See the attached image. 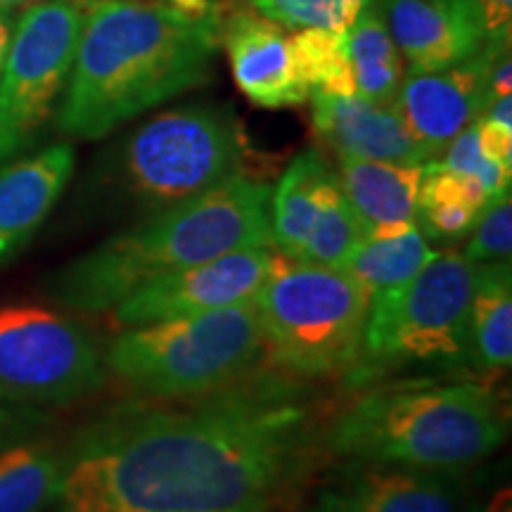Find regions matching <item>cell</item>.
<instances>
[{"mask_svg": "<svg viewBox=\"0 0 512 512\" xmlns=\"http://www.w3.org/2000/svg\"><path fill=\"white\" fill-rule=\"evenodd\" d=\"M306 382L264 363L214 392L107 413L64 453L60 512H275L325 456L332 411Z\"/></svg>", "mask_w": 512, "mask_h": 512, "instance_id": "6da1fadb", "label": "cell"}, {"mask_svg": "<svg viewBox=\"0 0 512 512\" xmlns=\"http://www.w3.org/2000/svg\"><path fill=\"white\" fill-rule=\"evenodd\" d=\"M219 8L192 19L159 0H91L57 126L98 140L124 121L207 81Z\"/></svg>", "mask_w": 512, "mask_h": 512, "instance_id": "7a4b0ae2", "label": "cell"}, {"mask_svg": "<svg viewBox=\"0 0 512 512\" xmlns=\"http://www.w3.org/2000/svg\"><path fill=\"white\" fill-rule=\"evenodd\" d=\"M247 247L273 249L271 185L240 174L100 242L60 268L46 292L69 311L110 313L152 280Z\"/></svg>", "mask_w": 512, "mask_h": 512, "instance_id": "3957f363", "label": "cell"}, {"mask_svg": "<svg viewBox=\"0 0 512 512\" xmlns=\"http://www.w3.org/2000/svg\"><path fill=\"white\" fill-rule=\"evenodd\" d=\"M508 437V411L489 382H375L328 415L325 456L458 472L482 463Z\"/></svg>", "mask_w": 512, "mask_h": 512, "instance_id": "277c9868", "label": "cell"}, {"mask_svg": "<svg viewBox=\"0 0 512 512\" xmlns=\"http://www.w3.org/2000/svg\"><path fill=\"white\" fill-rule=\"evenodd\" d=\"M266 361L254 302L121 328L105 347L107 373L145 399H183L242 380Z\"/></svg>", "mask_w": 512, "mask_h": 512, "instance_id": "5b68a950", "label": "cell"}, {"mask_svg": "<svg viewBox=\"0 0 512 512\" xmlns=\"http://www.w3.org/2000/svg\"><path fill=\"white\" fill-rule=\"evenodd\" d=\"M477 264L437 252L406 283L370 297L361 351L342 377L361 389L418 366L467 368V316Z\"/></svg>", "mask_w": 512, "mask_h": 512, "instance_id": "8992f818", "label": "cell"}, {"mask_svg": "<svg viewBox=\"0 0 512 512\" xmlns=\"http://www.w3.org/2000/svg\"><path fill=\"white\" fill-rule=\"evenodd\" d=\"M370 297L342 268L306 264L273 249L254 309L268 366L302 380L344 377L361 351Z\"/></svg>", "mask_w": 512, "mask_h": 512, "instance_id": "52a82bcc", "label": "cell"}, {"mask_svg": "<svg viewBox=\"0 0 512 512\" xmlns=\"http://www.w3.org/2000/svg\"><path fill=\"white\" fill-rule=\"evenodd\" d=\"M247 143L228 105L174 107L138 126L119 152V183L147 214L245 174Z\"/></svg>", "mask_w": 512, "mask_h": 512, "instance_id": "ba28073f", "label": "cell"}, {"mask_svg": "<svg viewBox=\"0 0 512 512\" xmlns=\"http://www.w3.org/2000/svg\"><path fill=\"white\" fill-rule=\"evenodd\" d=\"M86 3H34L17 19L0 69V164L34 143L67 88Z\"/></svg>", "mask_w": 512, "mask_h": 512, "instance_id": "9c48e42d", "label": "cell"}, {"mask_svg": "<svg viewBox=\"0 0 512 512\" xmlns=\"http://www.w3.org/2000/svg\"><path fill=\"white\" fill-rule=\"evenodd\" d=\"M105 349L79 320L38 306L0 309V401L50 406L107 382Z\"/></svg>", "mask_w": 512, "mask_h": 512, "instance_id": "30bf717a", "label": "cell"}, {"mask_svg": "<svg viewBox=\"0 0 512 512\" xmlns=\"http://www.w3.org/2000/svg\"><path fill=\"white\" fill-rule=\"evenodd\" d=\"M271 247L233 249L183 271L152 280L110 311L114 325L159 323L254 302L271 266Z\"/></svg>", "mask_w": 512, "mask_h": 512, "instance_id": "8fae6325", "label": "cell"}, {"mask_svg": "<svg viewBox=\"0 0 512 512\" xmlns=\"http://www.w3.org/2000/svg\"><path fill=\"white\" fill-rule=\"evenodd\" d=\"M503 53L482 48V53L456 67L403 76L394 107L427 162L439 157L463 128L482 117L489 105V69Z\"/></svg>", "mask_w": 512, "mask_h": 512, "instance_id": "7c38bea8", "label": "cell"}, {"mask_svg": "<svg viewBox=\"0 0 512 512\" xmlns=\"http://www.w3.org/2000/svg\"><path fill=\"white\" fill-rule=\"evenodd\" d=\"M451 475L342 460L318 486L306 512H477Z\"/></svg>", "mask_w": 512, "mask_h": 512, "instance_id": "4fadbf2b", "label": "cell"}, {"mask_svg": "<svg viewBox=\"0 0 512 512\" xmlns=\"http://www.w3.org/2000/svg\"><path fill=\"white\" fill-rule=\"evenodd\" d=\"M219 17V43L226 46L235 83L254 105L283 110L309 100L311 88L280 24L252 10H238L230 17L219 10Z\"/></svg>", "mask_w": 512, "mask_h": 512, "instance_id": "5bb4252c", "label": "cell"}, {"mask_svg": "<svg viewBox=\"0 0 512 512\" xmlns=\"http://www.w3.org/2000/svg\"><path fill=\"white\" fill-rule=\"evenodd\" d=\"M382 15L411 72H441L484 48L475 0H387Z\"/></svg>", "mask_w": 512, "mask_h": 512, "instance_id": "9a60e30c", "label": "cell"}, {"mask_svg": "<svg viewBox=\"0 0 512 512\" xmlns=\"http://www.w3.org/2000/svg\"><path fill=\"white\" fill-rule=\"evenodd\" d=\"M313 131L335 155L394 164H425L427 159L394 105H375L358 95L311 91Z\"/></svg>", "mask_w": 512, "mask_h": 512, "instance_id": "2e32d148", "label": "cell"}, {"mask_svg": "<svg viewBox=\"0 0 512 512\" xmlns=\"http://www.w3.org/2000/svg\"><path fill=\"white\" fill-rule=\"evenodd\" d=\"M74 164V147L55 143L0 166V264L29 245L62 197Z\"/></svg>", "mask_w": 512, "mask_h": 512, "instance_id": "e0dca14e", "label": "cell"}, {"mask_svg": "<svg viewBox=\"0 0 512 512\" xmlns=\"http://www.w3.org/2000/svg\"><path fill=\"white\" fill-rule=\"evenodd\" d=\"M337 176L363 238H392L415 228L422 164L342 157Z\"/></svg>", "mask_w": 512, "mask_h": 512, "instance_id": "ac0fdd59", "label": "cell"}, {"mask_svg": "<svg viewBox=\"0 0 512 512\" xmlns=\"http://www.w3.org/2000/svg\"><path fill=\"white\" fill-rule=\"evenodd\" d=\"M512 366V268L510 261L477 266L467 316V370L479 382L498 380Z\"/></svg>", "mask_w": 512, "mask_h": 512, "instance_id": "d6986e66", "label": "cell"}, {"mask_svg": "<svg viewBox=\"0 0 512 512\" xmlns=\"http://www.w3.org/2000/svg\"><path fill=\"white\" fill-rule=\"evenodd\" d=\"M335 171L318 152L297 155L271 190V238L278 254L299 259L316 221L320 195Z\"/></svg>", "mask_w": 512, "mask_h": 512, "instance_id": "ffe728a7", "label": "cell"}, {"mask_svg": "<svg viewBox=\"0 0 512 512\" xmlns=\"http://www.w3.org/2000/svg\"><path fill=\"white\" fill-rule=\"evenodd\" d=\"M344 46L358 98L375 105H394L403 83V60L382 10L361 8L344 31Z\"/></svg>", "mask_w": 512, "mask_h": 512, "instance_id": "44dd1931", "label": "cell"}, {"mask_svg": "<svg viewBox=\"0 0 512 512\" xmlns=\"http://www.w3.org/2000/svg\"><path fill=\"white\" fill-rule=\"evenodd\" d=\"M64 453L48 444H17L0 453V512H46L57 503Z\"/></svg>", "mask_w": 512, "mask_h": 512, "instance_id": "7402d4cb", "label": "cell"}, {"mask_svg": "<svg viewBox=\"0 0 512 512\" xmlns=\"http://www.w3.org/2000/svg\"><path fill=\"white\" fill-rule=\"evenodd\" d=\"M430 240L415 226L392 238H363L344 261L342 271L361 283L368 297L411 280L432 256Z\"/></svg>", "mask_w": 512, "mask_h": 512, "instance_id": "603a6c76", "label": "cell"}, {"mask_svg": "<svg viewBox=\"0 0 512 512\" xmlns=\"http://www.w3.org/2000/svg\"><path fill=\"white\" fill-rule=\"evenodd\" d=\"M361 240L363 230L358 226L354 211H351L342 192V185H339V176L335 174L320 195L316 221H313L309 238L304 242L299 261L342 268Z\"/></svg>", "mask_w": 512, "mask_h": 512, "instance_id": "cb8c5ba5", "label": "cell"}, {"mask_svg": "<svg viewBox=\"0 0 512 512\" xmlns=\"http://www.w3.org/2000/svg\"><path fill=\"white\" fill-rule=\"evenodd\" d=\"M299 72L311 91L330 95H356L344 34L328 29H302L290 36Z\"/></svg>", "mask_w": 512, "mask_h": 512, "instance_id": "d4e9b609", "label": "cell"}, {"mask_svg": "<svg viewBox=\"0 0 512 512\" xmlns=\"http://www.w3.org/2000/svg\"><path fill=\"white\" fill-rule=\"evenodd\" d=\"M261 15L292 29H328L344 34L361 12L358 0H252Z\"/></svg>", "mask_w": 512, "mask_h": 512, "instance_id": "484cf974", "label": "cell"}, {"mask_svg": "<svg viewBox=\"0 0 512 512\" xmlns=\"http://www.w3.org/2000/svg\"><path fill=\"white\" fill-rule=\"evenodd\" d=\"M470 242L460 254L472 264L510 261L512 254V202L510 192L491 200L470 230Z\"/></svg>", "mask_w": 512, "mask_h": 512, "instance_id": "4316f807", "label": "cell"}, {"mask_svg": "<svg viewBox=\"0 0 512 512\" xmlns=\"http://www.w3.org/2000/svg\"><path fill=\"white\" fill-rule=\"evenodd\" d=\"M439 164L448 171H458V174L479 178L486 192H489L491 200H496V197L510 192L512 169L491 162L489 157H484V152L479 150L475 124L463 128V131H460L458 136L446 145L444 159H441Z\"/></svg>", "mask_w": 512, "mask_h": 512, "instance_id": "83f0119b", "label": "cell"}, {"mask_svg": "<svg viewBox=\"0 0 512 512\" xmlns=\"http://www.w3.org/2000/svg\"><path fill=\"white\" fill-rule=\"evenodd\" d=\"M484 29V48L510 50L512 0H475Z\"/></svg>", "mask_w": 512, "mask_h": 512, "instance_id": "f1b7e54d", "label": "cell"}, {"mask_svg": "<svg viewBox=\"0 0 512 512\" xmlns=\"http://www.w3.org/2000/svg\"><path fill=\"white\" fill-rule=\"evenodd\" d=\"M475 128L479 150L484 152V157L512 169V128L498 124V121L489 117L475 119Z\"/></svg>", "mask_w": 512, "mask_h": 512, "instance_id": "f546056e", "label": "cell"}, {"mask_svg": "<svg viewBox=\"0 0 512 512\" xmlns=\"http://www.w3.org/2000/svg\"><path fill=\"white\" fill-rule=\"evenodd\" d=\"M171 5H174L176 10H181L183 15H188L192 19H202L207 17L211 12V0H171Z\"/></svg>", "mask_w": 512, "mask_h": 512, "instance_id": "4dcf8cb0", "label": "cell"}, {"mask_svg": "<svg viewBox=\"0 0 512 512\" xmlns=\"http://www.w3.org/2000/svg\"><path fill=\"white\" fill-rule=\"evenodd\" d=\"M12 15L8 8H0V69H3L5 55H8V46H10V38H12Z\"/></svg>", "mask_w": 512, "mask_h": 512, "instance_id": "1f68e13d", "label": "cell"}, {"mask_svg": "<svg viewBox=\"0 0 512 512\" xmlns=\"http://www.w3.org/2000/svg\"><path fill=\"white\" fill-rule=\"evenodd\" d=\"M358 3H361V8L384 10V3H387V0H358Z\"/></svg>", "mask_w": 512, "mask_h": 512, "instance_id": "d6a6232c", "label": "cell"}, {"mask_svg": "<svg viewBox=\"0 0 512 512\" xmlns=\"http://www.w3.org/2000/svg\"><path fill=\"white\" fill-rule=\"evenodd\" d=\"M24 3H34V0H0V8H15V5H24Z\"/></svg>", "mask_w": 512, "mask_h": 512, "instance_id": "836d02e7", "label": "cell"}, {"mask_svg": "<svg viewBox=\"0 0 512 512\" xmlns=\"http://www.w3.org/2000/svg\"><path fill=\"white\" fill-rule=\"evenodd\" d=\"M3 425H5V415L0 411V432H3Z\"/></svg>", "mask_w": 512, "mask_h": 512, "instance_id": "e575fe53", "label": "cell"}]
</instances>
